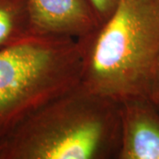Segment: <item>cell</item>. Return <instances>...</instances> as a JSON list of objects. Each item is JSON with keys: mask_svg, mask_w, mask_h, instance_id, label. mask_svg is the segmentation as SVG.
<instances>
[{"mask_svg": "<svg viewBox=\"0 0 159 159\" xmlns=\"http://www.w3.org/2000/svg\"><path fill=\"white\" fill-rule=\"evenodd\" d=\"M152 100H153L154 102H155V103L157 105V107L159 108V69L158 73H157V76L156 84H155V89H154Z\"/></svg>", "mask_w": 159, "mask_h": 159, "instance_id": "obj_8", "label": "cell"}, {"mask_svg": "<svg viewBox=\"0 0 159 159\" xmlns=\"http://www.w3.org/2000/svg\"><path fill=\"white\" fill-rule=\"evenodd\" d=\"M34 35L84 39L101 24L89 0H29Z\"/></svg>", "mask_w": 159, "mask_h": 159, "instance_id": "obj_4", "label": "cell"}, {"mask_svg": "<svg viewBox=\"0 0 159 159\" xmlns=\"http://www.w3.org/2000/svg\"><path fill=\"white\" fill-rule=\"evenodd\" d=\"M31 35L29 0H0V51Z\"/></svg>", "mask_w": 159, "mask_h": 159, "instance_id": "obj_6", "label": "cell"}, {"mask_svg": "<svg viewBox=\"0 0 159 159\" xmlns=\"http://www.w3.org/2000/svg\"><path fill=\"white\" fill-rule=\"evenodd\" d=\"M80 84L116 102L152 99L159 69V0H119L84 39Z\"/></svg>", "mask_w": 159, "mask_h": 159, "instance_id": "obj_2", "label": "cell"}, {"mask_svg": "<svg viewBox=\"0 0 159 159\" xmlns=\"http://www.w3.org/2000/svg\"><path fill=\"white\" fill-rule=\"evenodd\" d=\"M119 102L78 84L0 140V159H117Z\"/></svg>", "mask_w": 159, "mask_h": 159, "instance_id": "obj_1", "label": "cell"}, {"mask_svg": "<svg viewBox=\"0 0 159 159\" xmlns=\"http://www.w3.org/2000/svg\"><path fill=\"white\" fill-rule=\"evenodd\" d=\"M100 24L105 22L119 5V0H89Z\"/></svg>", "mask_w": 159, "mask_h": 159, "instance_id": "obj_7", "label": "cell"}, {"mask_svg": "<svg viewBox=\"0 0 159 159\" xmlns=\"http://www.w3.org/2000/svg\"><path fill=\"white\" fill-rule=\"evenodd\" d=\"M121 139L117 159H159V108L148 97L119 102Z\"/></svg>", "mask_w": 159, "mask_h": 159, "instance_id": "obj_5", "label": "cell"}, {"mask_svg": "<svg viewBox=\"0 0 159 159\" xmlns=\"http://www.w3.org/2000/svg\"><path fill=\"white\" fill-rule=\"evenodd\" d=\"M82 65L81 44L73 38L31 35L0 51V140L78 85Z\"/></svg>", "mask_w": 159, "mask_h": 159, "instance_id": "obj_3", "label": "cell"}]
</instances>
